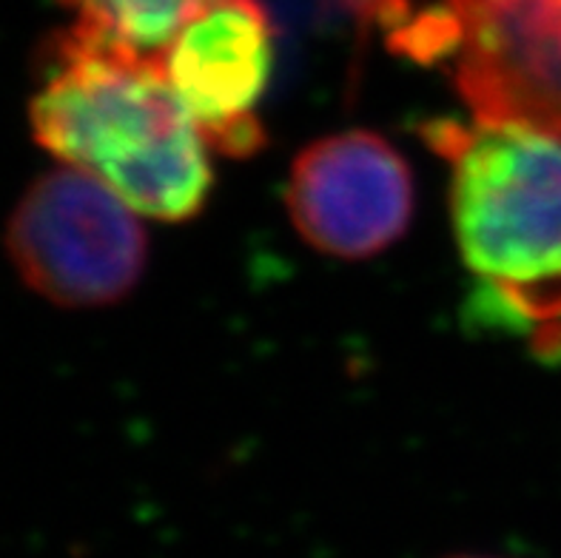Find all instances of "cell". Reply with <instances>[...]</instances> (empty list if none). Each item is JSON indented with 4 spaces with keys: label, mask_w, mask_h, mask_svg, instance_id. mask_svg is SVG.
Masks as SVG:
<instances>
[{
    "label": "cell",
    "mask_w": 561,
    "mask_h": 558,
    "mask_svg": "<svg viewBox=\"0 0 561 558\" xmlns=\"http://www.w3.org/2000/svg\"><path fill=\"white\" fill-rule=\"evenodd\" d=\"M28 114L43 149L108 185L140 217L183 223L211 194V149L160 57L71 23L49 43Z\"/></svg>",
    "instance_id": "1"
},
{
    "label": "cell",
    "mask_w": 561,
    "mask_h": 558,
    "mask_svg": "<svg viewBox=\"0 0 561 558\" xmlns=\"http://www.w3.org/2000/svg\"><path fill=\"white\" fill-rule=\"evenodd\" d=\"M431 149L450 163V214L465 265L496 311L561 351V135L527 123L439 121Z\"/></svg>",
    "instance_id": "2"
},
{
    "label": "cell",
    "mask_w": 561,
    "mask_h": 558,
    "mask_svg": "<svg viewBox=\"0 0 561 558\" xmlns=\"http://www.w3.org/2000/svg\"><path fill=\"white\" fill-rule=\"evenodd\" d=\"M140 214L80 169H55L14 205L7 248L28 288L60 308H103L137 288L149 237Z\"/></svg>",
    "instance_id": "3"
},
{
    "label": "cell",
    "mask_w": 561,
    "mask_h": 558,
    "mask_svg": "<svg viewBox=\"0 0 561 558\" xmlns=\"http://www.w3.org/2000/svg\"><path fill=\"white\" fill-rule=\"evenodd\" d=\"M285 205L311 248L340 260H368L411 226V166L374 132L322 137L294 160Z\"/></svg>",
    "instance_id": "4"
},
{
    "label": "cell",
    "mask_w": 561,
    "mask_h": 558,
    "mask_svg": "<svg viewBox=\"0 0 561 558\" xmlns=\"http://www.w3.org/2000/svg\"><path fill=\"white\" fill-rule=\"evenodd\" d=\"M454 75L479 121L561 135V0H448Z\"/></svg>",
    "instance_id": "5"
},
{
    "label": "cell",
    "mask_w": 561,
    "mask_h": 558,
    "mask_svg": "<svg viewBox=\"0 0 561 558\" xmlns=\"http://www.w3.org/2000/svg\"><path fill=\"white\" fill-rule=\"evenodd\" d=\"M160 66L208 149L228 157L263 149L256 106L274 66V32L260 0H211L160 52Z\"/></svg>",
    "instance_id": "6"
},
{
    "label": "cell",
    "mask_w": 561,
    "mask_h": 558,
    "mask_svg": "<svg viewBox=\"0 0 561 558\" xmlns=\"http://www.w3.org/2000/svg\"><path fill=\"white\" fill-rule=\"evenodd\" d=\"M211 0H64L78 26L140 55L160 57L180 29Z\"/></svg>",
    "instance_id": "7"
},
{
    "label": "cell",
    "mask_w": 561,
    "mask_h": 558,
    "mask_svg": "<svg viewBox=\"0 0 561 558\" xmlns=\"http://www.w3.org/2000/svg\"><path fill=\"white\" fill-rule=\"evenodd\" d=\"M365 21L385 29L391 46L413 60H450L456 21L448 0H345Z\"/></svg>",
    "instance_id": "8"
},
{
    "label": "cell",
    "mask_w": 561,
    "mask_h": 558,
    "mask_svg": "<svg viewBox=\"0 0 561 558\" xmlns=\"http://www.w3.org/2000/svg\"><path fill=\"white\" fill-rule=\"evenodd\" d=\"M459 558H482V556H459Z\"/></svg>",
    "instance_id": "9"
}]
</instances>
